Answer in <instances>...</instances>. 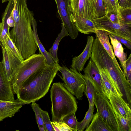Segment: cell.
<instances>
[{
	"mask_svg": "<svg viewBox=\"0 0 131 131\" xmlns=\"http://www.w3.org/2000/svg\"><path fill=\"white\" fill-rule=\"evenodd\" d=\"M71 5L73 15L91 20L95 18L94 0H71Z\"/></svg>",
	"mask_w": 131,
	"mask_h": 131,
	"instance_id": "obj_11",
	"label": "cell"
},
{
	"mask_svg": "<svg viewBox=\"0 0 131 131\" xmlns=\"http://www.w3.org/2000/svg\"><path fill=\"white\" fill-rule=\"evenodd\" d=\"M14 6L13 3L8 2L2 16V22L0 23V42L6 34L10 35V27L7 24V20L12 13Z\"/></svg>",
	"mask_w": 131,
	"mask_h": 131,
	"instance_id": "obj_20",
	"label": "cell"
},
{
	"mask_svg": "<svg viewBox=\"0 0 131 131\" xmlns=\"http://www.w3.org/2000/svg\"><path fill=\"white\" fill-rule=\"evenodd\" d=\"M31 26L33 28V33L35 41L39 49L40 53L45 57L47 64H54L55 63L50 54L46 51L39 38L37 31V22L34 18L32 20Z\"/></svg>",
	"mask_w": 131,
	"mask_h": 131,
	"instance_id": "obj_21",
	"label": "cell"
},
{
	"mask_svg": "<svg viewBox=\"0 0 131 131\" xmlns=\"http://www.w3.org/2000/svg\"><path fill=\"white\" fill-rule=\"evenodd\" d=\"M120 21L123 24H131V8L121 9Z\"/></svg>",
	"mask_w": 131,
	"mask_h": 131,
	"instance_id": "obj_32",
	"label": "cell"
},
{
	"mask_svg": "<svg viewBox=\"0 0 131 131\" xmlns=\"http://www.w3.org/2000/svg\"><path fill=\"white\" fill-rule=\"evenodd\" d=\"M9 0H2V3H4L8 1H9Z\"/></svg>",
	"mask_w": 131,
	"mask_h": 131,
	"instance_id": "obj_41",
	"label": "cell"
},
{
	"mask_svg": "<svg viewBox=\"0 0 131 131\" xmlns=\"http://www.w3.org/2000/svg\"><path fill=\"white\" fill-rule=\"evenodd\" d=\"M72 20L79 32L85 34L95 33L96 28L91 20L73 14Z\"/></svg>",
	"mask_w": 131,
	"mask_h": 131,
	"instance_id": "obj_17",
	"label": "cell"
},
{
	"mask_svg": "<svg viewBox=\"0 0 131 131\" xmlns=\"http://www.w3.org/2000/svg\"><path fill=\"white\" fill-rule=\"evenodd\" d=\"M95 33L99 41L103 46L110 57L113 60L117 65L122 69L114 53L112 46L110 43L109 38L107 32L101 30H96Z\"/></svg>",
	"mask_w": 131,
	"mask_h": 131,
	"instance_id": "obj_18",
	"label": "cell"
},
{
	"mask_svg": "<svg viewBox=\"0 0 131 131\" xmlns=\"http://www.w3.org/2000/svg\"><path fill=\"white\" fill-rule=\"evenodd\" d=\"M94 110V106L89 104L88 110L85 114L84 119L78 123L77 127V131H83L88 127L93 117Z\"/></svg>",
	"mask_w": 131,
	"mask_h": 131,
	"instance_id": "obj_26",
	"label": "cell"
},
{
	"mask_svg": "<svg viewBox=\"0 0 131 131\" xmlns=\"http://www.w3.org/2000/svg\"><path fill=\"white\" fill-rule=\"evenodd\" d=\"M50 92L52 121L61 122L66 116L76 112L78 108L76 98L63 83H53Z\"/></svg>",
	"mask_w": 131,
	"mask_h": 131,
	"instance_id": "obj_4",
	"label": "cell"
},
{
	"mask_svg": "<svg viewBox=\"0 0 131 131\" xmlns=\"http://www.w3.org/2000/svg\"><path fill=\"white\" fill-rule=\"evenodd\" d=\"M121 8H131V0H117Z\"/></svg>",
	"mask_w": 131,
	"mask_h": 131,
	"instance_id": "obj_39",
	"label": "cell"
},
{
	"mask_svg": "<svg viewBox=\"0 0 131 131\" xmlns=\"http://www.w3.org/2000/svg\"><path fill=\"white\" fill-rule=\"evenodd\" d=\"M108 98L113 108L117 113L125 118H131V107L122 97L111 94Z\"/></svg>",
	"mask_w": 131,
	"mask_h": 131,
	"instance_id": "obj_16",
	"label": "cell"
},
{
	"mask_svg": "<svg viewBox=\"0 0 131 131\" xmlns=\"http://www.w3.org/2000/svg\"><path fill=\"white\" fill-rule=\"evenodd\" d=\"M1 46L2 49V62L3 69L7 79L11 83L23 62L16 57L7 47L2 45Z\"/></svg>",
	"mask_w": 131,
	"mask_h": 131,
	"instance_id": "obj_10",
	"label": "cell"
},
{
	"mask_svg": "<svg viewBox=\"0 0 131 131\" xmlns=\"http://www.w3.org/2000/svg\"><path fill=\"white\" fill-rule=\"evenodd\" d=\"M51 123L54 131H74L62 122L52 121Z\"/></svg>",
	"mask_w": 131,
	"mask_h": 131,
	"instance_id": "obj_35",
	"label": "cell"
},
{
	"mask_svg": "<svg viewBox=\"0 0 131 131\" xmlns=\"http://www.w3.org/2000/svg\"><path fill=\"white\" fill-rule=\"evenodd\" d=\"M12 85L4 71L3 64L0 62V100L12 101L15 100Z\"/></svg>",
	"mask_w": 131,
	"mask_h": 131,
	"instance_id": "obj_15",
	"label": "cell"
},
{
	"mask_svg": "<svg viewBox=\"0 0 131 131\" xmlns=\"http://www.w3.org/2000/svg\"><path fill=\"white\" fill-rule=\"evenodd\" d=\"M90 58L98 69L104 70L117 92L124 93L130 89L131 84L123 71L117 65L97 37L94 39Z\"/></svg>",
	"mask_w": 131,
	"mask_h": 131,
	"instance_id": "obj_3",
	"label": "cell"
},
{
	"mask_svg": "<svg viewBox=\"0 0 131 131\" xmlns=\"http://www.w3.org/2000/svg\"><path fill=\"white\" fill-rule=\"evenodd\" d=\"M107 12H113L116 13L120 18V10L121 8L119 6L117 0H102Z\"/></svg>",
	"mask_w": 131,
	"mask_h": 131,
	"instance_id": "obj_29",
	"label": "cell"
},
{
	"mask_svg": "<svg viewBox=\"0 0 131 131\" xmlns=\"http://www.w3.org/2000/svg\"><path fill=\"white\" fill-rule=\"evenodd\" d=\"M12 14L15 24L10 37L25 60L35 54L38 47L31 28L34 14L26 3L21 2L14 5Z\"/></svg>",
	"mask_w": 131,
	"mask_h": 131,
	"instance_id": "obj_1",
	"label": "cell"
},
{
	"mask_svg": "<svg viewBox=\"0 0 131 131\" xmlns=\"http://www.w3.org/2000/svg\"><path fill=\"white\" fill-rule=\"evenodd\" d=\"M7 23L10 27H14L15 24V21L12 15V13L7 19Z\"/></svg>",
	"mask_w": 131,
	"mask_h": 131,
	"instance_id": "obj_40",
	"label": "cell"
},
{
	"mask_svg": "<svg viewBox=\"0 0 131 131\" xmlns=\"http://www.w3.org/2000/svg\"><path fill=\"white\" fill-rule=\"evenodd\" d=\"M24 104L23 102L18 98L12 101L0 100V122L14 116Z\"/></svg>",
	"mask_w": 131,
	"mask_h": 131,
	"instance_id": "obj_14",
	"label": "cell"
},
{
	"mask_svg": "<svg viewBox=\"0 0 131 131\" xmlns=\"http://www.w3.org/2000/svg\"><path fill=\"white\" fill-rule=\"evenodd\" d=\"M96 30H101L110 34L119 36L131 41V24H123L113 23L105 15L100 18H95L92 20Z\"/></svg>",
	"mask_w": 131,
	"mask_h": 131,
	"instance_id": "obj_8",
	"label": "cell"
},
{
	"mask_svg": "<svg viewBox=\"0 0 131 131\" xmlns=\"http://www.w3.org/2000/svg\"><path fill=\"white\" fill-rule=\"evenodd\" d=\"M94 103L97 112L112 131H118L114 112L108 97L104 94L95 91Z\"/></svg>",
	"mask_w": 131,
	"mask_h": 131,
	"instance_id": "obj_7",
	"label": "cell"
},
{
	"mask_svg": "<svg viewBox=\"0 0 131 131\" xmlns=\"http://www.w3.org/2000/svg\"><path fill=\"white\" fill-rule=\"evenodd\" d=\"M125 76L127 81L131 84V54L127 59L126 63Z\"/></svg>",
	"mask_w": 131,
	"mask_h": 131,
	"instance_id": "obj_36",
	"label": "cell"
},
{
	"mask_svg": "<svg viewBox=\"0 0 131 131\" xmlns=\"http://www.w3.org/2000/svg\"><path fill=\"white\" fill-rule=\"evenodd\" d=\"M94 39L93 36L88 37L87 43L83 51L78 56L73 58L71 68L80 72L83 71L86 62L91 57Z\"/></svg>",
	"mask_w": 131,
	"mask_h": 131,
	"instance_id": "obj_13",
	"label": "cell"
},
{
	"mask_svg": "<svg viewBox=\"0 0 131 131\" xmlns=\"http://www.w3.org/2000/svg\"><path fill=\"white\" fill-rule=\"evenodd\" d=\"M0 45L7 47L16 57L23 62L24 59L11 39L9 35H6L3 40L0 42Z\"/></svg>",
	"mask_w": 131,
	"mask_h": 131,
	"instance_id": "obj_24",
	"label": "cell"
},
{
	"mask_svg": "<svg viewBox=\"0 0 131 131\" xmlns=\"http://www.w3.org/2000/svg\"><path fill=\"white\" fill-rule=\"evenodd\" d=\"M98 69L104 87L105 91V95L108 97L111 94H115L119 96L107 76L104 70L102 69Z\"/></svg>",
	"mask_w": 131,
	"mask_h": 131,
	"instance_id": "obj_25",
	"label": "cell"
},
{
	"mask_svg": "<svg viewBox=\"0 0 131 131\" xmlns=\"http://www.w3.org/2000/svg\"><path fill=\"white\" fill-rule=\"evenodd\" d=\"M60 19L72 39L78 36V31L73 22L71 0H54Z\"/></svg>",
	"mask_w": 131,
	"mask_h": 131,
	"instance_id": "obj_9",
	"label": "cell"
},
{
	"mask_svg": "<svg viewBox=\"0 0 131 131\" xmlns=\"http://www.w3.org/2000/svg\"><path fill=\"white\" fill-rule=\"evenodd\" d=\"M113 109L117 125L118 131H131V118H125Z\"/></svg>",
	"mask_w": 131,
	"mask_h": 131,
	"instance_id": "obj_27",
	"label": "cell"
},
{
	"mask_svg": "<svg viewBox=\"0 0 131 131\" xmlns=\"http://www.w3.org/2000/svg\"><path fill=\"white\" fill-rule=\"evenodd\" d=\"M58 63L47 65L34 73L22 84L16 94L18 99L24 104L37 101L48 92L58 71Z\"/></svg>",
	"mask_w": 131,
	"mask_h": 131,
	"instance_id": "obj_2",
	"label": "cell"
},
{
	"mask_svg": "<svg viewBox=\"0 0 131 131\" xmlns=\"http://www.w3.org/2000/svg\"><path fill=\"white\" fill-rule=\"evenodd\" d=\"M85 131H112L97 112L94 115L91 124Z\"/></svg>",
	"mask_w": 131,
	"mask_h": 131,
	"instance_id": "obj_22",
	"label": "cell"
},
{
	"mask_svg": "<svg viewBox=\"0 0 131 131\" xmlns=\"http://www.w3.org/2000/svg\"><path fill=\"white\" fill-rule=\"evenodd\" d=\"M31 103V106L35 112L37 122L39 130L40 131H45L42 117L41 112V108L39 105L35 102Z\"/></svg>",
	"mask_w": 131,
	"mask_h": 131,
	"instance_id": "obj_30",
	"label": "cell"
},
{
	"mask_svg": "<svg viewBox=\"0 0 131 131\" xmlns=\"http://www.w3.org/2000/svg\"><path fill=\"white\" fill-rule=\"evenodd\" d=\"M105 15L111 21L114 23H120V18L116 13L113 12H107Z\"/></svg>",
	"mask_w": 131,
	"mask_h": 131,
	"instance_id": "obj_38",
	"label": "cell"
},
{
	"mask_svg": "<svg viewBox=\"0 0 131 131\" xmlns=\"http://www.w3.org/2000/svg\"><path fill=\"white\" fill-rule=\"evenodd\" d=\"M85 87L84 92L88 98L89 104L94 106V99L96 91L95 88L89 80L85 77Z\"/></svg>",
	"mask_w": 131,
	"mask_h": 131,
	"instance_id": "obj_28",
	"label": "cell"
},
{
	"mask_svg": "<svg viewBox=\"0 0 131 131\" xmlns=\"http://www.w3.org/2000/svg\"><path fill=\"white\" fill-rule=\"evenodd\" d=\"M61 24V32L58 34L52 46L49 49L48 51L55 63H58L59 62V60L58 57L57 51L59 43L63 37L69 36L68 31L64 25L62 23Z\"/></svg>",
	"mask_w": 131,
	"mask_h": 131,
	"instance_id": "obj_23",
	"label": "cell"
},
{
	"mask_svg": "<svg viewBox=\"0 0 131 131\" xmlns=\"http://www.w3.org/2000/svg\"><path fill=\"white\" fill-rule=\"evenodd\" d=\"M108 35L111 40L114 54L118 59L125 76L126 63L127 59L126 53L124 52V48L121 43L110 35Z\"/></svg>",
	"mask_w": 131,
	"mask_h": 131,
	"instance_id": "obj_19",
	"label": "cell"
},
{
	"mask_svg": "<svg viewBox=\"0 0 131 131\" xmlns=\"http://www.w3.org/2000/svg\"><path fill=\"white\" fill-rule=\"evenodd\" d=\"M75 113L73 112L66 116L63 118L62 122L65 123L74 131H77V127L78 122L76 118Z\"/></svg>",
	"mask_w": 131,
	"mask_h": 131,
	"instance_id": "obj_33",
	"label": "cell"
},
{
	"mask_svg": "<svg viewBox=\"0 0 131 131\" xmlns=\"http://www.w3.org/2000/svg\"><path fill=\"white\" fill-rule=\"evenodd\" d=\"M58 71L61 73L63 84L68 90L79 100L82 99L85 87L84 77L76 70L66 66H60Z\"/></svg>",
	"mask_w": 131,
	"mask_h": 131,
	"instance_id": "obj_6",
	"label": "cell"
},
{
	"mask_svg": "<svg viewBox=\"0 0 131 131\" xmlns=\"http://www.w3.org/2000/svg\"><path fill=\"white\" fill-rule=\"evenodd\" d=\"M95 4V18L102 17L106 15L107 12L102 0H94Z\"/></svg>",
	"mask_w": 131,
	"mask_h": 131,
	"instance_id": "obj_31",
	"label": "cell"
},
{
	"mask_svg": "<svg viewBox=\"0 0 131 131\" xmlns=\"http://www.w3.org/2000/svg\"><path fill=\"white\" fill-rule=\"evenodd\" d=\"M84 77L94 86L96 92L105 94L104 87L99 70L95 63L91 59L89 61L86 67L83 69Z\"/></svg>",
	"mask_w": 131,
	"mask_h": 131,
	"instance_id": "obj_12",
	"label": "cell"
},
{
	"mask_svg": "<svg viewBox=\"0 0 131 131\" xmlns=\"http://www.w3.org/2000/svg\"><path fill=\"white\" fill-rule=\"evenodd\" d=\"M45 131H54L47 111L41 109Z\"/></svg>",
	"mask_w": 131,
	"mask_h": 131,
	"instance_id": "obj_34",
	"label": "cell"
},
{
	"mask_svg": "<svg viewBox=\"0 0 131 131\" xmlns=\"http://www.w3.org/2000/svg\"><path fill=\"white\" fill-rule=\"evenodd\" d=\"M47 65L45 58L40 54H35L24 60L11 82L14 94H16L22 83L27 78Z\"/></svg>",
	"mask_w": 131,
	"mask_h": 131,
	"instance_id": "obj_5",
	"label": "cell"
},
{
	"mask_svg": "<svg viewBox=\"0 0 131 131\" xmlns=\"http://www.w3.org/2000/svg\"><path fill=\"white\" fill-rule=\"evenodd\" d=\"M25 2H27V0H25Z\"/></svg>",
	"mask_w": 131,
	"mask_h": 131,
	"instance_id": "obj_42",
	"label": "cell"
},
{
	"mask_svg": "<svg viewBox=\"0 0 131 131\" xmlns=\"http://www.w3.org/2000/svg\"><path fill=\"white\" fill-rule=\"evenodd\" d=\"M114 38L125 45L128 49L131 50V41L121 37L110 34Z\"/></svg>",
	"mask_w": 131,
	"mask_h": 131,
	"instance_id": "obj_37",
	"label": "cell"
}]
</instances>
